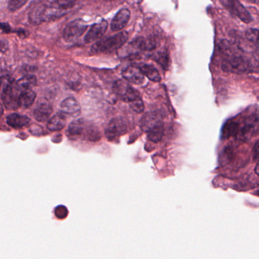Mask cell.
Here are the masks:
<instances>
[{
	"instance_id": "6da1fadb",
	"label": "cell",
	"mask_w": 259,
	"mask_h": 259,
	"mask_svg": "<svg viewBox=\"0 0 259 259\" xmlns=\"http://www.w3.org/2000/svg\"><path fill=\"white\" fill-rule=\"evenodd\" d=\"M224 67L237 73L256 72L259 70V63L255 59L237 52L226 57L224 62Z\"/></svg>"
},
{
	"instance_id": "7a4b0ae2",
	"label": "cell",
	"mask_w": 259,
	"mask_h": 259,
	"mask_svg": "<svg viewBox=\"0 0 259 259\" xmlns=\"http://www.w3.org/2000/svg\"><path fill=\"white\" fill-rule=\"evenodd\" d=\"M128 40V33L124 31L95 43L91 47L93 53H109L119 50Z\"/></svg>"
},
{
	"instance_id": "3957f363",
	"label": "cell",
	"mask_w": 259,
	"mask_h": 259,
	"mask_svg": "<svg viewBox=\"0 0 259 259\" xmlns=\"http://www.w3.org/2000/svg\"><path fill=\"white\" fill-rule=\"evenodd\" d=\"M67 133L69 137L74 139L84 137L89 140L95 141L100 138V134H99L97 129L94 126L86 125V122L83 119L73 121L69 124Z\"/></svg>"
},
{
	"instance_id": "277c9868",
	"label": "cell",
	"mask_w": 259,
	"mask_h": 259,
	"mask_svg": "<svg viewBox=\"0 0 259 259\" xmlns=\"http://www.w3.org/2000/svg\"><path fill=\"white\" fill-rule=\"evenodd\" d=\"M3 91L2 99L4 105L9 110H16L20 106L19 96L21 91L17 87L16 81L9 77H3Z\"/></svg>"
},
{
	"instance_id": "5b68a950",
	"label": "cell",
	"mask_w": 259,
	"mask_h": 259,
	"mask_svg": "<svg viewBox=\"0 0 259 259\" xmlns=\"http://www.w3.org/2000/svg\"><path fill=\"white\" fill-rule=\"evenodd\" d=\"M113 91L122 101L131 103L141 98L140 94L127 81L119 80L113 85Z\"/></svg>"
},
{
	"instance_id": "8992f818",
	"label": "cell",
	"mask_w": 259,
	"mask_h": 259,
	"mask_svg": "<svg viewBox=\"0 0 259 259\" xmlns=\"http://www.w3.org/2000/svg\"><path fill=\"white\" fill-rule=\"evenodd\" d=\"M87 29V24L81 19H76L69 23L64 31L63 37L67 42L77 40Z\"/></svg>"
},
{
	"instance_id": "52a82bcc",
	"label": "cell",
	"mask_w": 259,
	"mask_h": 259,
	"mask_svg": "<svg viewBox=\"0 0 259 259\" xmlns=\"http://www.w3.org/2000/svg\"><path fill=\"white\" fill-rule=\"evenodd\" d=\"M127 132V125L124 119L115 118L110 121L105 128V137L109 141H115Z\"/></svg>"
},
{
	"instance_id": "ba28073f",
	"label": "cell",
	"mask_w": 259,
	"mask_h": 259,
	"mask_svg": "<svg viewBox=\"0 0 259 259\" xmlns=\"http://www.w3.org/2000/svg\"><path fill=\"white\" fill-rule=\"evenodd\" d=\"M107 28H108V23L105 20H101L96 22L88 31L86 36L84 37V42L86 43H89L99 40L105 33Z\"/></svg>"
},
{
	"instance_id": "9c48e42d",
	"label": "cell",
	"mask_w": 259,
	"mask_h": 259,
	"mask_svg": "<svg viewBox=\"0 0 259 259\" xmlns=\"http://www.w3.org/2000/svg\"><path fill=\"white\" fill-rule=\"evenodd\" d=\"M226 2L231 12H234L241 21L245 24H249L252 21V16L249 11L244 7L239 0H226Z\"/></svg>"
},
{
	"instance_id": "30bf717a",
	"label": "cell",
	"mask_w": 259,
	"mask_h": 259,
	"mask_svg": "<svg viewBox=\"0 0 259 259\" xmlns=\"http://www.w3.org/2000/svg\"><path fill=\"white\" fill-rule=\"evenodd\" d=\"M122 76L127 82L136 85H140L144 81V74L142 70L139 68L134 66L126 68L122 72Z\"/></svg>"
},
{
	"instance_id": "8fae6325",
	"label": "cell",
	"mask_w": 259,
	"mask_h": 259,
	"mask_svg": "<svg viewBox=\"0 0 259 259\" xmlns=\"http://www.w3.org/2000/svg\"><path fill=\"white\" fill-rule=\"evenodd\" d=\"M131 17V12L127 9H122L118 12L112 19L111 29L113 31H119L125 28Z\"/></svg>"
},
{
	"instance_id": "7c38bea8",
	"label": "cell",
	"mask_w": 259,
	"mask_h": 259,
	"mask_svg": "<svg viewBox=\"0 0 259 259\" xmlns=\"http://www.w3.org/2000/svg\"><path fill=\"white\" fill-rule=\"evenodd\" d=\"M161 125H163V122L156 113L146 114L141 121V128L146 133Z\"/></svg>"
},
{
	"instance_id": "4fadbf2b",
	"label": "cell",
	"mask_w": 259,
	"mask_h": 259,
	"mask_svg": "<svg viewBox=\"0 0 259 259\" xmlns=\"http://www.w3.org/2000/svg\"><path fill=\"white\" fill-rule=\"evenodd\" d=\"M61 111L64 114L77 117L81 114V106L76 99L69 97L62 101L60 105Z\"/></svg>"
},
{
	"instance_id": "5bb4252c",
	"label": "cell",
	"mask_w": 259,
	"mask_h": 259,
	"mask_svg": "<svg viewBox=\"0 0 259 259\" xmlns=\"http://www.w3.org/2000/svg\"><path fill=\"white\" fill-rule=\"evenodd\" d=\"M52 113V107L47 102H40L35 109L34 115L38 121L43 122L48 120Z\"/></svg>"
},
{
	"instance_id": "9a60e30c",
	"label": "cell",
	"mask_w": 259,
	"mask_h": 259,
	"mask_svg": "<svg viewBox=\"0 0 259 259\" xmlns=\"http://www.w3.org/2000/svg\"><path fill=\"white\" fill-rule=\"evenodd\" d=\"M7 124L14 128H21L24 126L28 125L30 122L29 118L26 115H18V114H11L6 119Z\"/></svg>"
},
{
	"instance_id": "2e32d148",
	"label": "cell",
	"mask_w": 259,
	"mask_h": 259,
	"mask_svg": "<svg viewBox=\"0 0 259 259\" xmlns=\"http://www.w3.org/2000/svg\"><path fill=\"white\" fill-rule=\"evenodd\" d=\"M66 124V119L65 115L59 113L54 115L53 117L49 120L47 127L52 131H61Z\"/></svg>"
},
{
	"instance_id": "e0dca14e",
	"label": "cell",
	"mask_w": 259,
	"mask_h": 259,
	"mask_svg": "<svg viewBox=\"0 0 259 259\" xmlns=\"http://www.w3.org/2000/svg\"><path fill=\"white\" fill-rule=\"evenodd\" d=\"M36 99V93L32 90H25L22 91L19 96V104L20 106L24 108H28L33 105Z\"/></svg>"
},
{
	"instance_id": "ac0fdd59",
	"label": "cell",
	"mask_w": 259,
	"mask_h": 259,
	"mask_svg": "<svg viewBox=\"0 0 259 259\" xmlns=\"http://www.w3.org/2000/svg\"><path fill=\"white\" fill-rule=\"evenodd\" d=\"M139 69L142 70L144 76H146L150 81H154V82H160L161 81V76H160L158 70L154 66L142 64L139 66Z\"/></svg>"
},
{
	"instance_id": "d6986e66",
	"label": "cell",
	"mask_w": 259,
	"mask_h": 259,
	"mask_svg": "<svg viewBox=\"0 0 259 259\" xmlns=\"http://www.w3.org/2000/svg\"><path fill=\"white\" fill-rule=\"evenodd\" d=\"M17 87L21 92L32 89L36 84V78L34 75H28L21 77L16 81Z\"/></svg>"
},
{
	"instance_id": "ffe728a7",
	"label": "cell",
	"mask_w": 259,
	"mask_h": 259,
	"mask_svg": "<svg viewBox=\"0 0 259 259\" xmlns=\"http://www.w3.org/2000/svg\"><path fill=\"white\" fill-rule=\"evenodd\" d=\"M240 131V126L237 122L230 121L225 124L223 128V138L224 139L236 137Z\"/></svg>"
},
{
	"instance_id": "44dd1931",
	"label": "cell",
	"mask_w": 259,
	"mask_h": 259,
	"mask_svg": "<svg viewBox=\"0 0 259 259\" xmlns=\"http://www.w3.org/2000/svg\"><path fill=\"white\" fill-rule=\"evenodd\" d=\"M164 133L163 125L158 126L147 132L148 139L152 142H158L162 139Z\"/></svg>"
},
{
	"instance_id": "7402d4cb",
	"label": "cell",
	"mask_w": 259,
	"mask_h": 259,
	"mask_svg": "<svg viewBox=\"0 0 259 259\" xmlns=\"http://www.w3.org/2000/svg\"><path fill=\"white\" fill-rule=\"evenodd\" d=\"M77 0H55L52 5L59 10L65 12L68 9L72 8L75 5Z\"/></svg>"
},
{
	"instance_id": "603a6c76",
	"label": "cell",
	"mask_w": 259,
	"mask_h": 259,
	"mask_svg": "<svg viewBox=\"0 0 259 259\" xmlns=\"http://www.w3.org/2000/svg\"><path fill=\"white\" fill-rule=\"evenodd\" d=\"M245 36L248 40L259 46V30L256 28H249L245 31Z\"/></svg>"
},
{
	"instance_id": "cb8c5ba5",
	"label": "cell",
	"mask_w": 259,
	"mask_h": 259,
	"mask_svg": "<svg viewBox=\"0 0 259 259\" xmlns=\"http://www.w3.org/2000/svg\"><path fill=\"white\" fill-rule=\"evenodd\" d=\"M28 0H9V9L11 12L18 10L25 5Z\"/></svg>"
},
{
	"instance_id": "d4e9b609",
	"label": "cell",
	"mask_w": 259,
	"mask_h": 259,
	"mask_svg": "<svg viewBox=\"0 0 259 259\" xmlns=\"http://www.w3.org/2000/svg\"><path fill=\"white\" fill-rule=\"evenodd\" d=\"M129 105H130L131 109L134 112H137V113H142L145 109L144 104H143L142 98L135 100V101L132 102V103H129Z\"/></svg>"
},
{
	"instance_id": "484cf974",
	"label": "cell",
	"mask_w": 259,
	"mask_h": 259,
	"mask_svg": "<svg viewBox=\"0 0 259 259\" xmlns=\"http://www.w3.org/2000/svg\"><path fill=\"white\" fill-rule=\"evenodd\" d=\"M168 55H166V53L158 54L157 61H158V63L161 64V66H163L165 69L168 66Z\"/></svg>"
},
{
	"instance_id": "4316f807",
	"label": "cell",
	"mask_w": 259,
	"mask_h": 259,
	"mask_svg": "<svg viewBox=\"0 0 259 259\" xmlns=\"http://www.w3.org/2000/svg\"><path fill=\"white\" fill-rule=\"evenodd\" d=\"M55 215H56L57 217H59V218H64L67 215V209L64 206H59L55 209Z\"/></svg>"
},
{
	"instance_id": "83f0119b",
	"label": "cell",
	"mask_w": 259,
	"mask_h": 259,
	"mask_svg": "<svg viewBox=\"0 0 259 259\" xmlns=\"http://www.w3.org/2000/svg\"><path fill=\"white\" fill-rule=\"evenodd\" d=\"M252 155H253V159H259V140L255 144L252 150Z\"/></svg>"
},
{
	"instance_id": "f1b7e54d",
	"label": "cell",
	"mask_w": 259,
	"mask_h": 259,
	"mask_svg": "<svg viewBox=\"0 0 259 259\" xmlns=\"http://www.w3.org/2000/svg\"><path fill=\"white\" fill-rule=\"evenodd\" d=\"M6 27H9L8 24H3V23H0V28H2L5 32H9V28H6Z\"/></svg>"
},
{
	"instance_id": "f546056e",
	"label": "cell",
	"mask_w": 259,
	"mask_h": 259,
	"mask_svg": "<svg viewBox=\"0 0 259 259\" xmlns=\"http://www.w3.org/2000/svg\"><path fill=\"white\" fill-rule=\"evenodd\" d=\"M5 49H6V47H5V43H4V41H2V40H0V52H1L5 51Z\"/></svg>"
},
{
	"instance_id": "4dcf8cb0",
	"label": "cell",
	"mask_w": 259,
	"mask_h": 259,
	"mask_svg": "<svg viewBox=\"0 0 259 259\" xmlns=\"http://www.w3.org/2000/svg\"><path fill=\"white\" fill-rule=\"evenodd\" d=\"M255 170H256V173L259 176V162H258L257 165H256V169H255Z\"/></svg>"
},
{
	"instance_id": "1f68e13d",
	"label": "cell",
	"mask_w": 259,
	"mask_h": 259,
	"mask_svg": "<svg viewBox=\"0 0 259 259\" xmlns=\"http://www.w3.org/2000/svg\"><path fill=\"white\" fill-rule=\"evenodd\" d=\"M2 114H3V108H2V105L0 103V117L2 116Z\"/></svg>"
},
{
	"instance_id": "d6a6232c",
	"label": "cell",
	"mask_w": 259,
	"mask_h": 259,
	"mask_svg": "<svg viewBox=\"0 0 259 259\" xmlns=\"http://www.w3.org/2000/svg\"><path fill=\"white\" fill-rule=\"evenodd\" d=\"M249 1L252 3L259 4V0H249Z\"/></svg>"
},
{
	"instance_id": "836d02e7",
	"label": "cell",
	"mask_w": 259,
	"mask_h": 259,
	"mask_svg": "<svg viewBox=\"0 0 259 259\" xmlns=\"http://www.w3.org/2000/svg\"><path fill=\"white\" fill-rule=\"evenodd\" d=\"M2 77L0 76V88H1V86H2Z\"/></svg>"
},
{
	"instance_id": "e575fe53",
	"label": "cell",
	"mask_w": 259,
	"mask_h": 259,
	"mask_svg": "<svg viewBox=\"0 0 259 259\" xmlns=\"http://www.w3.org/2000/svg\"><path fill=\"white\" fill-rule=\"evenodd\" d=\"M257 53H258V55H259V48L258 49V50H257Z\"/></svg>"
}]
</instances>
